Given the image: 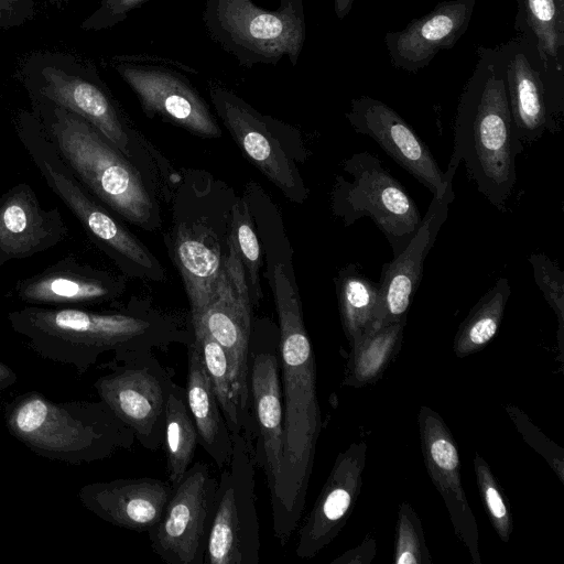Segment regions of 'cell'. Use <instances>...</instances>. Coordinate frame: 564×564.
Returning <instances> with one entry per match:
<instances>
[{"mask_svg": "<svg viewBox=\"0 0 564 564\" xmlns=\"http://www.w3.org/2000/svg\"><path fill=\"white\" fill-rule=\"evenodd\" d=\"M279 318L280 377L283 403V456L270 492L274 536L285 545L304 503L314 434L312 347L296 288L285 267L273 270Z\"/></svg>", "mask_w": 564, "mask_h": 564, "instance_id": "6da1fadb", "label": "cell"}, {"mask_svg": "<svg viewBox=\"0 0 564 564\" xmlns=\"http://www.w3.org/2000/svg\"><path fill=\"white\" fill-rule=\"evenodd\" d=\"M8 322L42 358L87 372L105 352L113 361L172 343L188 345L189 334L171 322L134 312L102 313L77 307L25 305L11 311Z\"/></svg>", "mask_w": 564, "mask_h": 564, "instance_id": "7a4b0ae2", "label": "cell"}, {"mask_svg": "<svg viewBox=\"0 0 564 564\" xmlns=\"http://www.w3.org/2000/svg\"><path fill=\"white\" fill-rule=\"evenodd\" d=\"M3 419L10 435L31 452L72 465L104 460L135 441L101 400L56 402L29 391L6 405Z\"/></svg>", "mask_w": 564, "mask_h": 564, "instance_id": "3957f363", "label": "cell"}, {"mask_svg": "<svg viewBox=\"0 0 564 564\" xmlns=\"http://www.w3.org/2000/svg\"><path fill=\"white\" fill-rule=\"evenodd\" d=\"M522 150L503 77L487 75L469 86L458 107L449 163L463 161L477 191L499 210H506L513 192L516 156Z\"/></svg>", "mask_w": 564, "mask_h": 564, "instance_id": "277c9868", "label": "cell"}, {"mask_svg": "<svg viewBox=\"0 0 564 564\" xmlns=\"http://www.w3.org/2000/svg\"><path fill=\"white\" fill-rule=\"evenodd\" d=\"M40 123L66 166L93 196L131 223L143 227L151 223L153 203L138 171L105 135L54 104Z\"/></svg>", "mask_w": 564, "mask_h": 564, "instance_id": "5b68a950", "label": "cell"}, {"mask_svg": "<svg viewBox=\"0 0 564 564\" xmlns=\"http://www.w3.org/2000/svg\"><path fill=\"white\" fill-rule=\"evenodd\" d=\"M202 20L212 41L239 65L297 64L306 39L303 0H279L274 9L253 0H206Z\"/></svg>", "mask_w": 564, "mask_h": 564, "instance_id": "8992f818", "label": "cell"}, {"mask_svg": "<svg viewBox=\"0 0 564 564\" xmlns=\"http://www.w3.org/2000/svg\"><path fill=\"white\" fill-rule=\"evenodd\" d=\"M344 171L351 178H336L333 191L335 215L345 226L362 217L371 218L391 246L393 256H398L422 221L415 200L372 153L352 154L344 162Z\"/></svg>", "mask_w": 564, "mask_h": 564, "instance_id": "52a82bcc", "label": "cell"}, {"mask_svg": "<svg viewBox=\"0 0 564 564\" xmlns=\"http://www.w3.org/2000/svg\"><path fill=\"white\" fill-rule=\"evenodd\" d=\"M17 132L46 185L67 206L86 231L116 257L152 270L155 259L77 181L47 138L40 121L24 116L18 122Z\"/></svg>", "mask_w": 564, "mask_h": 564, "instance_id": "ba28073f", "label": "cell"}, {"mask_svg": "<svg viewBox=\"0 0 564 564\" xmlns=\"http://www.w3.org/2000/svg\"><path fill=\"white\" fill-rule=\"evenodd\" d=\"M199 322L224 348L235 397L243 423V434L252 451L256 427L249 392V354L252 332V302L246 271L235 246L228 241V254Z\"/></svg>", "mask_w": 564, "mask_h": 564, "instance_id": "9c48e42d", "label": "cell"}, {"mask_svg": "<svg viewBox=\"0 0 564 564\" xmlns=\"http://www.w3.org/2000/svg\"><path fill=\"white\" fill-rule=\"evenodd\" d=\"M231 460L221 469L204 564H258L260 523L256 508L254 460L241 434L232 435Z\"/></svg>", "mask_w": 564, "mask_h": 564, "instance_id": "30bf717a", "label": "cell"}, {"mask_svg": "<svg viewBox=\"0 0 564 564\" xmlns=\"http://www.w3.org/2000/svg\"><path fill=\"white\" fill-rule=\"evenodd\" d=\"M173 375V369L163 366L152 350H145L115 361L110 372L96 379L94 388L135 441L155 452L162 446Z\"/></svg>", "mask_w": 564, "mask_h": 564, "instance_id": "8fae6325", "label": "cell"}, {"mask_svg": "<svg viewBox=\"0 0 564 564\" xmlns=\"http://www.w3.org/2000/svg\"><path fill=\"white\" fill-rule=\"evenodd\" d=\"M217 479L196 462L172 494L160 520L147 532L152 551L167 564H204L214 517Z\"/></svg>", "mask_w": 564, "mask_h": 564, "instance_id": "7c38bea8", "label": "cell"}, {"mask_svg": "<svg viewBox=\"0 0 564 564\" xmlns=\"http://www.w3.org/2000/svg\"><path fill=\"white\" fill-rule=\"evenodd\" d=\"M181 67L148 55L126 57L115 64L145 112L203 137H219V126L207 104Z\"/></svg>", "mask_w": 564, "mask_h": 564, "instance_id": "4fadbf2b", "label": "cell"}, {"mask_svg": "<svg viewBox=\"0 0 564 564\" xmlns=\"http://www.w3.org/2000/svg\"><path fill=\"white\" fill-rule=\"evenodd\" d=\"M249 354V392L256 427L252 448L254 465L273 488L283 456V403L280 377L279 332L260 337L251 332Z\"/></svg>", "mask_w": 564, "mask_h": 564, "instance_id": "5bb4252c", "label": "cell"}, {"mask_svg": "<svg viewBox=\"0 0 564 564\" xmlns=\"http://www.w3.org/2000/svg\"><path fill=\"white\" fill-rule=\"evenodd\" d=\"M357 133L370 137L402 169L408 171L433 196L444 193L453 183L458 166L449 164L443 172L425 142L392 108L382 101L361 97L351 102L346 113Z\"/></svg>", "mask_w": 564, "mask_h": 564, "instance_id": "9a60e30c", "label": "cell"}, {"mask_svg": "<svg viewBox=\"0 0 564 564\" xmlns=\"http://www.w3.org/2000/svg\"><path fill=\"white\" fill-rule=\"evenodd\" d=\"M208 91L218 116L252 163L291 199L304 200L306 189L303 182L272 134L268 118L215 82L209 83Z\"/></svg>", "mask_w": 564, "mask_h": 564, "instance_id": "2e32d148", "label": "cell"}, {"mask_svg": "<svg viewBox=\"0 0 564 564\" xmlns=\"http://www.w3.org/2000/svg\"><path fill=\"white\" fill-rule=\"evenodd\" d=\"M67 230L58 208L43 207L29 184L14 185L0 197V265L48 250Z\"/></svg>", "mask_w": 564, "mask_h": 564, "instance_id": "e0dca14e", "label": "cell"}, {"mask_svg": "<svg viewBox=\"0 0 564 564\" xmlns=\"http://www.w3.org/2000/svg\"><path fill=\"white\" fill-rule=\"evenodd\" d=\"M172 485L152 477L95 481L78 490L80 503L101 520L131 531L148 532L161 518Z\"/></svg>", "mask_w": 564, "mask_h": 564, "instance_id": "ac0fdd59", "label": "cell"}, {"mask_svg": "<svg viewBox=\"0 0 564 564\" xmlns=\"http://www.w3.org/2000/svg\"><path fill=\"white\" fill-rule=\"evenodd\" d=\"M453 183L433 199L421 225L404 250L391 262L384 263L379 285L376 321L397 319L402 316L415 293L423 273V263L436 236L447 219L449 204L454 199Z\"/></svg>", "mask_w": 564, "mask_h": 564, "instance_id": "d6986e66", "label": "cell"}, {"mask_svg": "<svg viewBox=\"0 0 564 564\" xmlns=\"http://www.w3.org/2000/svg\"><path fill=\"white\" fill-rule=\"evenodd\" d=\"M120 289L113 276L68 257L18 281L13 291L25 305L87 308L115 299Z\"/></svg>", "mask_w": 564, "mask_h": 564, "instance_id": "ffe728a7", "label": "cell"}, {"mask_svg": "<svg viewBox=\"0 0 564 564\" xmlns=\"http://www.w3.org/2000/svg\"><path fill=\"white\" fill-rule=\"evenodd\" d=\"M43 76L44 97L84 118L124 156L131 155L128 128L109 94L100 85L52 67L45 68Z\"/></svg>", "mask_w": 564, "mask_h": 564, "instance_id": "44dd1931", "label": "cell"}, {"mask_svg": "<svg viewBox=\"0 0 564 564\" xmlns=\"http://www.w3.org/2000/svg\"><path fill=\"white\" fill-rule=\"evenodd\" d=\"M185 398L198 444L221 470L231 460L232 434L223 415L213 384L193 337L187 345Z\"/></svg>", "mask_w": 564, "mask_h": 564, "instance_id": "7402d4cb", "label": "cell"}, {"mask_svg": "<svg viewBox=\"0 0 564 564\" xmlns=\"http://www.w3.org/2000/svg\"><path fill=\"white\" fill-rule=\"evenodd\" d=\"M475 0L444 2L395 34L391 52L398 64L414 67L449 47L464 33Z\"/></svg>", "mask_w": 564, "mask_h": 564, "instance_id": "603a6c76", "label": "cell"}, {"mask_svg": "<svg viewBox=\"0 0 564 564\" xmlns=\"http://www.w3.org/2000/svg\"><path fill=\"white\" fill-rule=\"evenodd\" d=\"M506 76L514 131L524 148L538 141L547 129L544 87L522 53L511 58Z\"/></svg>", "mask_w": 564, "mask_h": 564, "instance_id": "cb8c5ba5", "label": "cell"}, {"mask_svg": "<svg viewBox=\"0 0 564 564\" xmlns=\"http://www.w3.org/2000/svg\"><path fill=\"white\" fill-rule=\"evenodd\" d=\"M175 258L194 322L204 314L214 293L221 269L219 248L182 228L176 239Z\"/></svg>", "mask_w": 564, "mask_h": 564, "instance_id": "d4e9b609", "label": "cell"}, {"mask_svg": "<svg viewBox=\"0 0 564 564\" xmlns=\"http://www.w3.org/2000/svg\"><path fill=\"white\" fill-rule=\"evenodd\" d=\"M197 444L198 436L187 408L185 389L174 382L166 403L162 441L172 487L192 465Z\"/></svg>", "mask_w": 564, "mask_h": 564, "instance_id": "484cf974", "label": "cell"}, {"mask_svg": "<svg viewBox=\"0 0 564 564\" xmlns=\"http://www.w3.org/2000/svg\"><path fill=\"white\" fill-rule=\"evenodd\" d=\"M192 327L193 340L200 354L228 429L232 435H242L243 423L235 397L226 352L202 323H192Z\"/></svg>", "mask_w": 564, "mask_h": 564, "instance_id": "4316f807", "label": "cell"}, {"mask_svg": "<svg viewBox=\"0 0 564 564\" xmlns=\"http://www.w3.org/2000/svg\"><path fill=\"white\" fill-rule=\"evenodd\" d=\"M335 283L344 319L350 328L375 317L379 302L378 283L367 278L356 264L343 268Z\"/></svg>", "mask_w": 564, "mask_h": 564, "instance_id": "83f0119b", "label": "cell"}, {"mask_svg": "<svg viewBox=\"0 0 564 564\" xmlns=\"http://www.w3.org/2000/svg\"><path fill=\"white\" fill-rule=\"evenodd\" d=\"M228 240L235 246L243 264L252 305H258L261 299L259 281L261 251L245 204L241 207L235 206Z\"/></svg>", "mask_w": 564, "mask_h": 564, "instance_id": "f1b7e54d", "label": "cell"}, {"mask_svg": "<svg viewBox=\"0 0 564 564\" xmlns=\"http://www.w3.org/2000/svg\"><path fill=\"white\" fill-rule=\"evenodd\" d=\"M528 21L541 51L556 57L562 44V28L555 0H522Z\"/></svg>", "mask_w": 564, "mask_h": 564, "instance_id": "f546056e", "label": "cell"}, {"mask_svg": "<svg viewBox=\"0 0 564 564\" xmlns=\"http://www.w3.org/2000/svg\"><path fill=\"white\" fill-rule=\"evenodd\" d=\"M529 262L533 268L535 283L544 297L556 312L562 313L564 297L562 270L544 253H532Z\"/></svg>", "mask_w": 564, "mask_h": 564, "instance_id": "4dcf8cb0", "label": "cell"}, {"mask_svg": "<svg viewBox=\"0 0 564 564\" xmlns=\"http://www.w3.org/2000/svg\"><path fill=\"white\" fill-rule=\"evenodd\" d=\"M148 1L149 0H102L100 7L91 18H89L88 25L94 29L113 26Z\"/></svg>", "mask_w": 564, "mask_h": 564, "instance_id": "1f68e13d", "label": "cell"}, {"mask_svg": "<svg viewBox=\"0 0 564 564\" xmlns=\"http://www.w3.org/2000/svg\"><path fill=\"white\" fill-rule=\"evenodd\" d=\"M350 505V495L344 488H334L326 494L319 509L312 519L323 516L324 521L335 522L343 518ZM311 519V520H312Z\"/></svg>", "mask_w": 564, "mask_h": 564, "instance_id": "d6a6232c", "label": "cell"}, {"mask_svg": "<svg viewBox=\"0 0 564 564\" xmlns=\"http://www.w3.org/2000/svg\"><path fill=\"white\" fill-rule=\"evenodd\" d=\"M431 455L436 465L444 470H453L458 464V455L454 445L443 438L431 445Z\"/></svg>", "mask_w": 564, "mask_h": 564, "instance_id": "836d02e7", "label": "cell"}, {"mask_svg": "<svg viewBox=\"0 0 564 564\" xmlns=\"http://www.w3.org/2000/svg\"><path fill=\"white\" fill-rule=\"evenodd\" d=\"M486 499L488 507L494 517L500 519L506 516V507L500 498L498 491L494 487H488L486 490Z\"/></svg>", "mask_w": 564, "mask_h": 564, "instance_id": "e575fe53", "label": "cell"}, {"mask_svg": "<svg viewBox=\"0 0 564 564\" xmlns=\"http://www.w3.org/2000/svg\"><path fill=\"white\" fill-rule=\"evenodd\" d=\"M18 381L17 373L0 360V395Z\"/></svg>", "mask_w": 564, "mask_h": 564, "instance_id": "d590c367", "label": "cell"}, {"mask_svg": "<svg viewBox=\"0 0 564 564\" xmlns=\"http://www.w3.org/2000/svg\"><path fill=\"white\" fill-rule=\"evenodd\" d=\"M334 1V9L339 19H343L346 17V14L349 12L351 4L354 0H333Z\"/></svg>", "mask_w": 564, "mask_h": 564, "instance_id": "8d00e7d4", "label": "cell"}, {"mask_svg": "<svg viewBox=\"0 0 564 564\" xmlns=\"http://www.w3.org/2000/svg\"><path fill=\"white\" fill-rule=\"evenodd\" d=\"M397 562L399 564H410V563H415L416 560L412 553L403 552Z\"/></svg>", "mask_w": 564, "mask_h": 564, "instance_id": "74e56055", "label": "cell"}, {"mask_svg": "<svg viewBox=\"0 0 564 564\" xmlns=\"http://www.w3.org/2000/svg\"><path fill=\"white\" fill-rule=\"evenodd\" d=\"M9 6V0H0V9Z\"/></svg>", "mask_w": 564, "mask_h": 564, "instance_id": "f35d334b", "label": "cell"}]
</instances>
